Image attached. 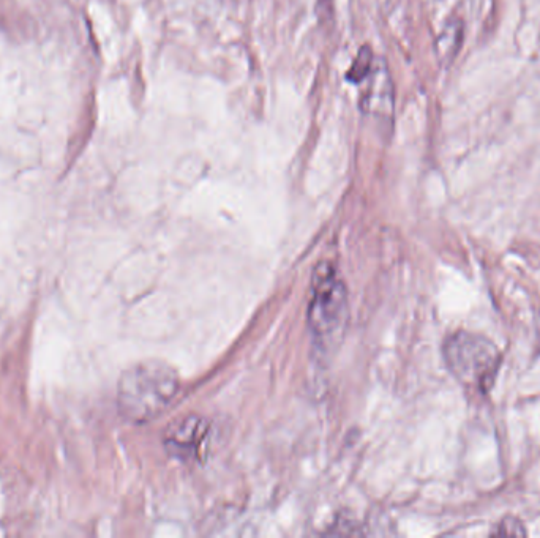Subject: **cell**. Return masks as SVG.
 <instances>
[{"instance_id": "obj_1", "label": "cell", "mask_w": 540, "mask_h": 538, "mask_svg": "<svg viewBox=\"0 0 540 538\" xmlns=\"http://www.w3.org/2000/svg\"><path fill=\"white\" fill-rule=\"evenodd\" d=\"M179 389V374L168 363H136L120 378L117 406L128 422L147 423L171 406Z\"/></svg>"}, {"instance_id": "obj_2", "label": "cell", "mask_w": 540, "mask_h": 538, "mask_svg": "<svg viewBox=\"0 0 540 538\" xmlns=\"http://www.w3.org/2000/svg\"><path fill=\"white\" fill-rule=\"evenodd\" d=\"M348 316V292L330 262L316 267L312 299L308 305V327L318 348L332 349L345 330Z\"/></svg>"}, {"instance_id": "obj_3", "label": "cell", "mask_w": 540, "mask_h": 538, "mask_svg": "<svg viewBox=\"0 0 540 538\" xmlns=\"http://www.w3.org/2000/svg\"><path fill=\"white\" fill-rule=\"evenodd\" d=\"M444 357L447 367L466 389L487 395L493 389L501 352L487 338L474 333L457 332L446 341Z\"/></svg>"}, {"instance_id": "obj_4", "label": "cell", "mask_w": 540, "mask_h": 538, "mask_svg": "<svg viewBox=\"0 0 540 538\" xmlns=\"http://www.w3.org/2000/svg\"><path fill=\"white\" fill-rule=\"evenodd\" d=\"M209 434V423L199 415H187L169 426L165 444L177 460H192L198 455Z\"/></svg>"}, {"instance_id": "obj_5", "label": "cell", "mask_w": 540, "mask_h": 538, "mask_svg": "<svg viewBox=\"0 0 540 538\" xmlns=\"http://www.w3.org/2000/svg\"><path fill=\"white\" fill-rule=\"evenodd\" d=\"M373 65V51L370 46H362L360 48L359 54H357L356 59H354L353 65L349 68L348 73H346V79L351 81V83H360L364 81L370 71H372Z\"/></svg>"}, {"instance_id": "obj_6", "label": "cell", "mask_w": 540, "mask_h": 538, "mask_svg": "<svg viewBox=\"0 0 540 538\" xmlns=\"http://www.w3.org/2000/svg\"><path fill=\"white\" fill-rule=\"evenodd\" d=\"M460 27L449 26L444 30L443 37H439V54L452 57L457 48H454V43H460Z\"/></svg>"}, {"instance_id": "obj_7", "label": "cell", "mask_w": 540, "mask_h": 538, "mask_svg": "<svg viewBox=\"0 0 540 538\" xmlns=\"http://www.w3.org/2000/svg\"><path fill=\"white\" fill-rule=\"evenodd\" d=\"M493 535H510V537H525L526 531L525 527H523V524L520 523V521L515 520V518H512V516H509V518H506V520L501 521V524H499L498 527H496L495 531H493Z\"/></svg>"}]
</instances>
